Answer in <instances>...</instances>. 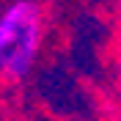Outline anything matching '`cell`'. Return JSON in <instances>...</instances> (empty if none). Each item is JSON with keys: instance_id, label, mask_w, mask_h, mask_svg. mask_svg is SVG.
Here are the masks:
<instances>
[{"instance_id": "cell-1", "label": "cell", "mask_w": 121, "mask_h": 121, "mask_svg": "<svg viewBox=\"0 0 121 121\" xmlns=\"http://www.w3.org/2000/svg\"><path fill=\"white\" fill-rule=\"evenodd\" d=\"M44 11L36 0H14L0 11V77L22 80L39 58Z\"/></svg>"}, {"instance_id": "cell-2", "label": "cell", "mask_w": 121, "mask_h": 121, "mask_svg": "<svg viewBox=\"0 0 121 121\" xmlns=\"http://www.w3.org/2000/svg\"><path fill=\"white\" fill-rule=\"evenodd\" d=\"M116 63H118V77H121V52H118V60H116Z\"/></svg>"}]
</instances>
